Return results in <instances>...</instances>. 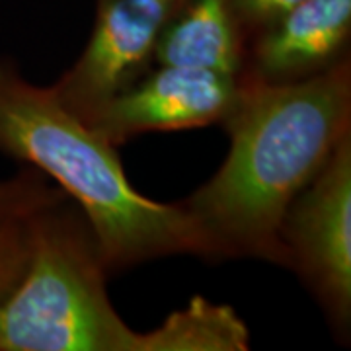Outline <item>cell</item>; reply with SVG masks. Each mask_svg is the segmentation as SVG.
Returning <instances> with one entry per match:
<instances>
[{
    "mask_svg": "<svg viewBox=\"0 0 351 351\" xmlns=\"http://www.w3.org/2000/svg\"><path fill=\"white\" fill-rule=\"evenodd\" d=\"M225 123L230 133L225 162L184 205L215 254L291 265L285 215L350 135V63L297 80H244Z\"/></svg>",
    "mask_w": 351,
    "mask_h": 351,
    "instance_id": "cell-1",
    "label": "cell"
},
{
    "mask_svg": "<svg viewBox=\"0 0 351 351\" xmlns=\"http://www.w3.org/2000/svg\"><path fill=\"white\" fill-rule=\"evenodd\" d=\"M59 207L32 221L24 269L0 297V351H246L230 306L195 297L162 326L135 332L115 313L90 228Z\"/></svg>",
    "mask_w": 351,
    "mask_h": 351,
    "instance_id": "cell-2",
    "label": "cell"
},
{
    "mask_svg": "<svg viewBox=\"0 0 351 351\" xmlns=\"http://www.w3.org/2000/svg\"><path fill=\"white\" fill-rule=\"evenodd\" d=\"M0 154L32 164L82 207L106 269L170 256L215 254L184 203L141 195L112 145L53 88L0 61Z\"/></svg>",
    "mask_w": 351,
    "mask_h": 351,
    "instance_id": "cell-3",
    "label": "cell"
},
{
    "mask_svg": "<svg viewBox=\"0 0 351 351\" xmlns=\"http://www.w3.org/2000/svg\"><path fill=\"white\" fill-rule=\"evenodd\" d=\"M283 240L326 308L348 320L351 306V137L346 135L320 172L291 203Z\"/></svg>",
    "mask_w": 351,
    "mask_h": 351,
    "instance_id": "cell-4",
    "label": "cell"
},
{
    "mask_svg": "<svg viewBox=\"0 0 351 351\" xmlns=\"http://www.w3.org/2000/svg\"><path fill=\"white\" fill-rule=\"evenodd\" d=\"M184 0H104L75 66L53 86L80 117L133 84Z\"/></svg>",
    "mask_w": 351,
    "mask_h": 351,
    "instance_id": "cell-5",
    "label": "cell"
},
{
    "mask_svg": "<svg viewBox=\"0 0 351 351\" xmlns=\"http://www.w3.org/2000/svg\"><path fill=\"white\" fill-rule=\"evenodd\" d=\"M237 76L162 64L82 119L112 145L149 131H182L225 121L239 98Z\"/></svg>",
    "mask_w": 351,
    "mask_h": 351,
    "instance_id": "cell-6",
    "label": "cell"
},
{
    "mask_svg": "<svg viewBox=\"0 0 351 351\" xmlns=\"http://www.w3.org/2000/svg\"><path fill=\"white\" fill-rule=\"evenodd\" d=\"M350 29L351 0H302L256 41V78L283 82L326 69Z\"/></svg>",
    "mask_w": 351,
    "mask_h": 351,
    "instance_id": "cell-7",
    "label": "cell"
},
{
    "mask_svg": "<svg viewBox=\"0 0 351 351\" xmlns=\"http://www.w3.org/2000/svg\"><path fill=\"white\" fill-rule=\"evenodd\" d=\"M242 34L230 0H191L164 25L154 55L160 64L203 69L237 76L242 66Z\"/></svg>",
    "mask_w": 351,
    "mask_h": 351,
    "instance_id": "cell-8",
    "label": "cell"
},
{
    "mask_svg": "<svg viewBox=\"0 0 351 351\" xmlns=\"http://www.w3.org/2000/svg\"><path fill=\"white\" fill-rule=\"evenodd\" d=\"M64 201L66 193L59 186H51L39 170L0 180V225L59 207Z\"/></svg>",
    "mask_w": 351,
    "mask_h": 351,
    "instance_id": "cell-9",
    "label": "cell"
},
{
    "mask_svg": "<svg viewBox=\"0 0 351 351\" xmlns=\"http://www.w3.org/2000/svg\"><path fill=\"white\" fill-rule=\"evenodd\" d=\"M36 215L0 225V297L12 287L24 269Z\"/></svg>",
    "mask_w": 351,
    "mask_h": 351,
    "instance_id": "cell-10",
    "label": "cell"
},
{
    "mask_svg": "<svg viewBox=\"0 0 351 351\" xmlns=\"http://www.w3.org/2000/svg\"><path fill=\"white\" fill-rule=\"evenodd\" d=\"M302 0H230L240 24L267 29Z\"/></svg>",
    "mask_w": 351,
    "mask_h": 351,
    "instance_id": "cell-11",
    "label": "cell"
}]
</instances>
